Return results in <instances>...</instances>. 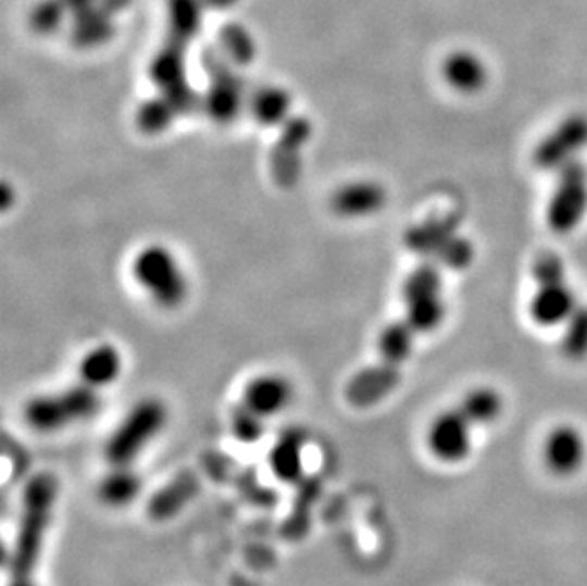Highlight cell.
Returning a JSON list of instances; mask_svg holds the SVG:
<instances>
[{"mask_svg": "<svg viewBox=\"0 0 587 586\" xmlns=\"http://www.w3.org/2000/svg\"><path fill=\"white\" fill-rule=\"evenodd\" d=\"M249 109L255 116V121L261 122L263 126H278V124H284L289 116L291 98L278 86H263L251 96Z\"/></svg>", "mask_w": 587, "mask_h": 586, "instance_id": "7402d4cb", "label": "cell"}, {"mask_svg": "<svg viewBox=\"0 0 587 586\" xmlns=\"http://www.w3.org/2000/svg\"><path fill=\"white\" fill-rule=\"evenodd\" d=\"M221 52L225 53L234 65H248L255 58V42L240 23H228L218 33Z\"/></svg>", "mask_w": 587, "mask_h": 586, "instance_id": "4316f807", "label": "cell"}, {"mask_svg": "<svg viewBox=\"0 0 587 586\" xmlns=\"http://www.w3.org/2000/svg\"><path fill=\"white\" fill-rule=\"evenodd\" d=\"M264 421L266 419L257 415L255 411H251L243 403H240L233 411L230 431H233L234 438L241 444H255L264 436Z\"/></svg>", "mask_w": 587, "mask_h": 586, "instance_id": "1f68e13d", "label": "cell"}, {"mask_svg": "<svg viewBox=\"0 0 587 586\" xmlns=\"http://www.w3.org/2000/svg\"><path fill=\"white\" fill-rule=\"evenodd\" d=\"M98 388L80 381V385L65 388L55 395L37 396L25 403L23 419L37 433L52 434L75 423L96 417L101 410Z\"/></svg>", "mask_w": 587, "mask_h": 586, "instance_id": "7a4b0ae2", "label": "cell"}, {"mask_svg": "<svg viewBox=\"0 0 587 586\" xmlns=\"http://www.w3.org/2000/svg\"><path fill=\"white\" fill-rule=\"evenodd\" d=\"M167 423L166 403L159 398H143L137 402L121 425L105 441L109 466H134Z\"/></svg>", "mask_w": 587, "mask_h": 586, "instance_id": "3957f363", "label": "cell"}, {"mask_svg": "<svg viewBox=\"0 0 587 586\" xmlns=\"http://www.w3.org/2000/svg\"><path fill=\"white\" fill-rule=\"evenodd\" d=\"M444 76L454 90L474 93L487 83V68L475 53L454 52L445 60Z\"/></svg>", "mask_w": 587, "mask_h": 586, "instance_id": "ac0fdd59", "label": "cell"}, {"mask_svg": "<svg viewBox=\"0 0 587 586\" xmlns=\"http://www.w3.org/2000/svg\"><path fill=\"white\" fill-rule=\"evenodd\" d=\"M61 4L65 7V10H67L68 14L73 15H80L84 14V12H88V10H91L93 7H99L98 0H61Z\"/></svg>", "mask_w": 587, "mask_h": 586, "instance_id": "e575fe53", "label": "cell"}, {"mask_svg": "<svg viewBox=\"0 0 587 586\" xmlns=\"http://www.w3.org/2000/svg\"><path fill=\"white\" fill-rule=\"evenodd\" d=\"M291 396H294V388L286 377L266 373V375H259L243 388L241 403L249 410L255 411L257 415L268 419L286 410L287 403L291 402Z\"/></svg>", "mask_w": 587, "mask_h": 586, "instance_id": "4fadbf2b", "label": "cell"}, {"mask_svg": "<svg viewBox=\"0 0 587 586\" xmlns=\"http://www.w3.org/2000/svg\"><path fill=\"white\" fill-rule=\"evenodd\" d=\"M576 299L573 289L565 280L538 284L535 297L530 301V316L538 326L553 327L571 319L576 311Z\"/></svg>", "mask_w": 587, "mask_h": 586, "instance_id": "5bb4252c", "label": "cell"}, {"mask_svg": "<svg viewBox=\"0 0 587 586\" xmlns=\"http://www.w3.org/2000/svg\"><path fill=\"white\" fill-rule=\"evenodd\" d=\"M439 296H441V274L437 271L436 263H429V261L422 263L409 274L403 286L405 304Z\"/></svg>", "mask_w": 587, "mask_h": 586, "instance_id": "83f0119b", "label": "cell"}, {"mask_svg": "<svg viewBox=\"0 0 587 586\" xmlns=\"http://www.w3.org/2000/svg\"><path fill=\"white\" fill-rule=\"evenodd\" d=\"M302 449H304V436L301 431L294 428L279 436V440L274 444L268 456V464L276 478L286 484H294L301 478L304 471Z\"/></svg>", "mask_w": 587, "mask_h": 586, "instance_id": "e0dca14e", "label": "cell"}, {"mask_svg": "<svg viewBox=\"0 0 587 586\" xmlns=\"http://www.w3.org/2000/svg\"><path fill=\"white\" fill-rule=\"evenodd\" d=\"M472 426L459 408L439 413L426 434L429 453L439 463L459 464L466 461L472 453Z\"/></svg>", "mask_w": 587, "mask_h": 586, "instance_id": "52a82bcc", "label": "cell"}, {"mask_svg": "<svg viewBox=\"0 0 587 586\" xmlns=\"http://www.w3.org/2000/svg\"><path fill=\"white\" fill-rule=\"evenodd\" d=\"M445 316V303L441 296L432 299H422L414 303H407V322L413 326L414 332H432L436 329Z\"/></svg>", "mask_w": 587, "mask_h": 586, "instance_id": "4dcf8cb0", "label": "cell"}, {"mask_svg": "<svg viewBox=\"0 0 587 586\" xmlns=\"http://www.w3.org/2000/svg\"><path fill=\"white\" fill-rule=\"evenodd\" d=\"M587 444L584 434L573 425H559L551 431L542 446L546 469L559 478H569L586 464Z\"/></svg>", "mask_w": 587, "mask_h": 586, "instance_id": "9c48e42d", "label": "cell"}, {"mask_svg": "<svg viewBox=\"0 0 587 586\" xmlns=\"http://www.w3.org/2000/svg\"><path fill=\"white\" fill-rule=\"evenodd\" d=\"M587 212V167L580 160L559 170L558 185L548 205V223L558 235H569Z\"/></svg>", "mask_w": 587, "mask_h": 586, "instance_id": "8992f818", "label": "cell"}, {"mask_svg": "<svg viewBox=\"0 0 587 586\" xmlns=\"http://www.w3.org/2000/svg\"><path fill=\"white\" fill-rule=\"evenodd\" d=\"M386 204V190L373 182L350 183L340 187L332 198L333 212L340 217H365Z\"/></svg>", "mask_w": 587, "mask_h": 586, "instance_id": "9a60e30c", "label": "cell"}, {"mask_svg": "<svg viewBox=\"0 0 587 586\" xmlns=\"http://www.w3.org/2000/svg\"><path fill=\"white\" fill-rule=\"evenodd\" d=\"M536 284H546V282L565 280V265L563 261L553 255V253H544L536 259L533 266Z\"/></svg>", "mask_w": 587, "mask_h": 586, "instance_id": "836d02e7", "label": "cell"}, {"mask_svg": "<svg viewBox=\"0 0 587 586\" xmlns=\"http://www.w3.org/2000/svg\"><path fill=\"white\" fill-rule=\"evenodd\" d=\"M134 276L164 309H175L187 297V280L172 251L162 246L145 248L134 261Z\"/></svg>", "mask_w": 587, "mask_h": 586, "instance_id": "277c9868", "label": "cell"}, {"mask_svg": "<svg viewBox=\"0 0 587 586\" xmlns=\"http://www.w3.org/2000/svg\"><path fill=\"white\" fill-rule=\"evenodd\" d=\"M143 489V479L134 466H111L99 479V501L111 509H124L136 501Z\"/></svg>", "mask_w": 587, "mask_h": 586, "instance_id": "2e32d148", "label": "cell"}, {"mask_svg": "<svg viewBox=\"0 0 587 586\" xmlns=\"http://www.w3.org/2000/svg\"><path fill=\"white\" fill-rule=\"evenodd\" d=\"M177 116L179 114L175 113L166 96L159 93L157 98L147 99L143 105L137 109L136 122L145 134H160L170 128Z\"/></svg>", "mask_w": 587, "mask_h": 586, "instance_id": "f1b7e54d", "label": "cell"}, {"mask_svg": "<svg viewBox=\"0 0 587 586\" xmlns=\"http://www.w3.org/2000/svg\"><path fill=\"white\" fill-rule=\"evenodd\" d=\"M68 12L61 4V0H42L30 12L29 23L33 30L40 35H50L60 27Z\"/></svg>", "mask_w": 587, "mask_h": 586, "instance_id": "d6a6232c", "label": "cell"}, {"mask_svg": "<svg viewBox=\"0 0 587 586\" xmlns=\"http://www.w3.org/2000/svg\"><path fill=\"white\" fill-rule=\"evenodd\" d=\"M203 8H211V10H228L233 8L238 0H202Z\"/></svg>", "mask_w": 587, "mask_h": 586, "instance_id": "8d00e7d4", "label": "cell"}, {"mask_svg": "<svg viewBox=\"0 0 587 586\" xmlns=\"http://www.w3.org/2000/svg\"><path fill=\"white\" fill-rule=\"evenodd\" d=\"M302 145L279 137L278 144L272 149L271 167L274 179L282 187H294L301 175Z\"/></svg>", "mask_w": 587, "mask_h": 586, "instance_id": "484cf974", "label": "cell"}, {"mask_svg": "<svg viewBox=\"0 0 587 586\" xmlns=\"http://www.w3.org/2000/svg\"><path fill=\"white\" fill-rule=\"evenodd\" d=\"M189 45L179 42L175 38L167 37L166 45L162 46L154 60H152L149 75L159 90L172 88L175 84L187 80L185 76V53Z\"/></svg>", "mask_w": 587, "mask_h": 586, "instance_id": "ffe728a7", "label": "cell"}, {"mask_svg": "<svg viewBox=\"0 0 587 586\" xmlns=\"http://www.w3.org/2000/svg\"><path fill=\"white\" fill-rule=\"evenodd\" d=\"M460 220L457 215H439L422 221L405 233L407 250L414 251L421 258L437 261L452 240L459 236Z\"/></svg>", "mask_w": 587, "mask_h": 586, "instance_id": "8fae6325", "label": "cell"}, {"mask_svg": "<svg viewBox=\"0 0 587 586\" xmlns=\"http://www.w3.org/2000/svg\"><path fill=\"white\" fill-rule=\"evenodd\" d=\"M200 491V482L195 472H179L175 478L157 489L147 502V514L154 522H167L177 516L183 509H187L195 501Z\"/></svg>", "mask_w": 587, "mask_h": 586, "instance_id": "7c38bea8", "label": "cell"}, {"mask_svg": "<svg viewBox=\"0 0 587 586\" xmlns=\"http://www.w3.org/2000/svg\"><path fill=\"white\" fill-rule=\"evenodd\" d=\"M71 40L78 48H93L103 45L114 35L113 14L105 8L93 7L84 14L75 15Z\"/></svg>", "mask_w": 587, "mask_h": 586, "instance_id": "44dd1931", "label": "cell"}, {"mask_svg": "<svg viewBox=\"0 0 587 586\" xmlns=\"http://www.w3.org/2000/svg\"><path fill=\"white\" fill-rule=\"evenodd\" d=\"M60 482L52 472H38L23 489L22 510L8 562V586H38L37 570L52 527Z\"/></svg>", "mask_w": 587, "mask_h": 586, "instance_id": "6da1fadb", "label": "cell"}, {"mask_svg": "<svg viewBox=\"0 0 587 586\" xmlns=\"http://www.w3.org/2000/svg\"><path fill=\"white\" fill-rule=\"evenodd\" d=\"M414 334L416 332L407 320L391 322L390 326H386L378 337V352H380L383 362L394 365L403 364L407 358L411 357Z\"/></svg>", "mask_w": 587, "mask_h": 586, "instance_id": "603a6c76", "label": "cell"}, {"mask_svg": "<svg viewBox=\"0 0 587 586\" xmlns=\"http://www.w3.org/2000/svg\"><path fill=\"white\" fill-rule=\"evenodd\" d=\"M205 73L210 76V90L203 96V111L217 124L233 122L243 105V80L230 67L233 61L221 50L208 48L202 53Z\"/></svg>", "mask_w": 587, "mask_h": 586, "instance_id": "5b68a950", "label": "cell"}, {"mask_svg": "<svg viewBox=\"0 0 587 586\" xmlns=\"http://www.w3.org/2000/svg\"><path fill=\"white\" fill-rule=\"evenodd\" d=\"M98 4L105 8L107 12H111V14H118L132 4V0H98Z\"/></svg>", "mask_w": 587, "mask_h": 586, "instance_id": "d590c367", "label": "cell"}, {"mask_svg": "<svg viewBox=\"0 0 587 586\" xmlns=\"http://www.w3.org/2000/svg\"><path fill=\"white\" fill-rule=\"evenodd\" d=\"M586 147L587 116L586 114H571L536 147L535 164L544 172H551V170L559 172L573 160H578V154Z\"/></svg>", "mask_w": 587, "mask_h": 586, "instance_id": "ba28073f", "label": "cell"}, {"mask_svg": "<svg viewBox=\"0 0 587 586\" xmlns=\"http://www.w3.org/2000/svg\"><path fill=\"white\" fill-rule=\"evenodd\" d=\"M121 352L113 345H99L91 349L80 362V381L93 388L113 385L121 377Z\"/></svg>", "mask_w": 587, "mask_h": 586, "instance_id": "d6986e66", "label": "cell"}, {"mask_svg": "<svg viewBox=\"0 0 587 586\" xmlns=\"http://www.w3.org/2000/svg\"><path fill=\"white\" fill-rule=\"evenodd\" d=\"M202 0H170V37L189 45L202 23Z\"/></svg>", "mask_w": 587, "mask_h": 586, "instance_id": "d4e9b609", "label": "cell"}, {"mask_svg": "<svg viewBox=\"0 0 587 586\" xmlns=\"http://www.w3.org/2000/svg\"><path fill=\"white\" fill-rule=\"evenodd\" d=\"M399 381H401V365L388 364V362L370 365L348 381L345 398L358 410L373 408L396 390Z\"/></svg>", "mask_w": 587, "mask_h": 586, "instance_id": "30bf717a", "label": "cell"}, {"mask_svg": "<svg viewBox=\"0 0 587 586\" xmlns=\"http://www.w3.org/2000/svg\"><path fill=\"white\" fill-rule=\"evenodd\" d=\"M459 410L472 425H490L502 413V398L495 388H474L462 398Z\"/></svg>", "mask_w": 587, "mask_h": 586, "instance_id": "cb8c5ba5", "label": "cell"}, {"mask_svg": "<svg viewBox=\"0 0 587 586\" xmlns=\"http://www.w3.org/2000/svg\"><path fill=\"white\" fill-rule=\"evenodd\" d=\"M565 324V335L561 341L563 354L569 360H584L587 357V307H576Z\"/></svg>", "mask_w": 587, "mask_h": 586, "instance_id": "f546056e", "label": "cell"}]
</instances>
